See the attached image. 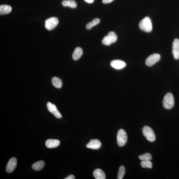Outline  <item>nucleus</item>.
<instances>
[{"label": "nucleus", "mask_w": 179, "mask_h": 179, "mask_svg": "<svg viewBox=\"0 0 179 179\" xmlns=\"http://www.w3.org/2000/svg\"><path fill=\"white\" fill-rule=\"evenodd\" d=\"M117 39V35L113 31L109 32L102 40V43L105 46H110L113 43L116 42Z\"/></svg>", "instance_id": "nucleus-3"}, {"label": "nucleus", "mask_w": 179, "mask_h": 179, "mask_svg": "<svg viewBox=\"0 0 179 179\" xmlns=\"http://www.w3.org/2000/svg\"><path fill=\"white\" fill-rule=\"evenodd\" d=\"M62 4L65 7H69L72 8H75L77 6V4L74 0H65L62 2Z\"/></svg>", "instance_id": "nucleus-17"}, {"label": "nucleus", "mask_w": 179, "mask_h": 179, "mask_svg": "<svg viewBox=\"0 0 179 179\" xmlns=\"http://www.w3.org/2000/svg\"><path fill=\"white\" fill-rule=\"evenodd\" d=\"M101 143L99 140L92 139L86 145V147L89 149H98L101 147Z\"/></svg>", "instance_id": "nucleus-12"}, {"label": "nucleus", "mask_w": 179, "mask_h": 179, "mask_svg": "<svg viewBox=\"0 0 179 179\" xmlns=\"http://www.w3.org/2000/svg\"><path fill=\"white\" fill-rule=\"evenodd\" d=\"M12 9L11 6L9 5H1L0 6V15H5L10 13Z\"/></svg>", "instance_id": "nucleus-16"}, {"label": "nucleus", "mask_w": 179, "mask_h": 179, "mask_svg": "<svg viewBox=\"0 0 179 179\" xmlns=\"http://www.w3.org/2000/svg\"><path fill=\"white\" fill-rule=\"evenodd\" d=\"M47 105L48 110L53 114L58 119L62 117V115L57 110L55 105L49 102L47 103Z\"/></svg>", "instance_id": "nucleus-8"}, {"label": "nucleus", "mask_w": 179, "mask_h": 179, "mask_svg": "<svg viewBox=\"0 0 179 179\" xmlns=\"http://www.w3.org/2000/svg\"><path fill=\"white\" fill-rule=\"evenodd\" d=\"M83 51L80 47H77L73 52L72 57L73 60H77L79 59L82 55Z\"/></svg>", "instance_id": "nucleus-15"}, {"label": "nucleus", "mask_w": 179, "mask_h": 179, "mask_svg": "<svg viewBox=\"0 0 179 179\" xmlns=\"http://www.w3.org/2000/svg\"><path fill=\"white\" fill-rule=\"evenodd\" d=\"M58 23V19L57 17H50L47 19L45 22V27L47 30H52L56 26Z\"/></svg>", "instance_id": "nucleus-6"}, {"label": "nucleus", "mask_w": 179, "mask_h": 179, "mask_svg": "<svg viewBox=\"0 0 179 179\" xmlns=\"http://www.w3.org/2000/svg\"><path fill=\"white\" fill-rule=\"evenodd\" d=\"M139 158L142 161H150L152 157L151 154L149 153H146L139 156Z\"/></svg>", "instance_id": "nucleus-21"}, {"label": "nucleus", "mask_w": 179, "mask_h": 179, "mask_svg": "<svg viewBox=\"0 0 179 179\" xmlns=\"http://www.w3.org/2000/svg\"><path fill=\"white\" fill-rule=\"evenodd\" d=\"M117 143L118 145L122 147L126 144L127 140V136L126 131L120 129L118 131L117 136Z\"/></svg>", "instance_id": "nucleus-5"}, {"label": "nucleus", "mask_w": 179, "mask_h": 179, "mask_svg": "<svg viewBox=\"0 0 179 179\" xmlns=\"http://www.w3.org/2000/svg\"><path fill=\"white\" fill-rule=\"evenodd\" d=\"M65 179H74L75 177L74 175H70L66 177L65 178Z\"/></svg>", "instance_id": "nucleus-25"}, {"label": "nucleus", "mask_w": 179, "mask_h": 179, "mask_svg": "<svg viewBox=\"0 0 179 179\" xmlns=\"http://www.w3.org/2000/svg\"><path fill=\"white\" fill-rule=\"evenodd\" d=\"M53 85L55 87L60 88L62 87V83L60 79L57 77H53L52 80Z\"/></svg>", "instance_id": "nucleus-19"}, {"label": "nucleus", "mask_w": 179, "mask_h": 179, "mask_svg": "<svg viewBox=\"0 0 179 179\" xmlns=\"http://www.w3.org/2000/svg\"><path fill=\"white\" fill-rule=\"evenodd\" d=\"M142 133L144 136L149 141L153 142L155 141V135L151 128L147 126L144 127L142 129Z\"/></svg>", "instance_id": "nucleus-4"}, {"label": "nucleus", "mask_w": 179, "mask_h": 179, "mask_svg": "<svg viewBox=\"0 0 179 179\" xmlns=\"http://www.w3.org/2000/svg\"><path fill=\"white\" fill-rule=\"evenodd\" d=\"M161 56L159 54L154 53L150 56L146 60V64L147 66H151L159 62Z\"/></svg>", "instance_id": "nucleus-7"}, {"label": "nucleus", "mask_w": 179, "mask_h": 179, "mask_svg": "<svg viewBox=\"0 0 179 179\" xmlns=\"http://www.w3.org/2000/svg\"><path fill=\"white\" fill-rule=\"evenodd\" d=\"M110 65L115 69L120 70L124 68L126 66V64L122 60H114L111 62Z\"/></svg>", "instance_id": "nucleus-11"}, {"label": "nucleus", "mask_w": 179, "mask_h": 179, "mask_svg": "<svg viewBox=\"0 0 179 179\" xmlns=\"http://www.w3.org/2000/svg\"><path fill=\"white\" fill-rule=\"evenodd\" d=\"M163 106L166 109L170 110L174 106V97L171 93L166 94L162 101Z\"/></svg>", "instance_id": "nucleus-1"}, {"label": "nucleus", "mask_w": 179, "mask_h": 179, "mask_svg": "<svg viewBox=\"0 0 179 179\" xmlns=\"http://www.w3.org/2000/svg\"><path fill=\"white\" fill-rule=\"evenodd\" d=\"M100 21L99 19L98 18H95L93 19V20L91 22H89L86 26V28L87 29H91L95 26L97 25L100 23Z\"/></svg>", "instance_id": "nucleus-20"}, {"label": "nucleus", "mask_w": 179, "mask_h": 179, "mask_svg": "<svg viewBox=\"0 0 179 179\" xmlns=\"http://www.w3.org/2000/svg\"><path fill=\"white\" fill-rule=\"evenodd\" d=\"M60 142L58 140L49 139L47 140L45 143L46 146L49 148H55L60 145Z\"/></svg>", "instance_id": "nucleus-13"}, {"label": "nucleus", "mask_w": 179, "mask_h": 179, "mask_svg": "<svg viewBox=\"0 0 179 179\" xmlns=\"http://www.w3.org/2000/svg\"><path fill=\"white\" fill-rule=\"evenodd\" d=\"M44 161H40L34 163L32 165V168L35 171H39L44 168Z\"/></svg>", "instance_id": "nucleus-18"}, {"label": "nucleus", "mask_w": 179, "mask_h": 179, "mask_svg": "<svg viewBox=\"0 0 179 179\" xmlns=\"http://www.w3.org/2000/svg\"><path fill=\"white\" fill-rule=\"evenodd\" d=\"M172 53L175 59H179V40L175 39L172 44Z\"/></svg>", "instance_id": "nucleus-10"}, {"label": "nucleus", "mask_w": 179, "mask_h": 179, "mask_svg": "<svg viewBox=\"0 0 179 179\" xmlns=\"http://www.w3.org/2000/svg\"><path fill=\"white\" fill-rule=\"evenodd\" d=\"M114 1V0H102V2L104 4H109Z\"/></svg>", "instance_id": "nucleus-24"}, {"label": "nucleus", "mask_w": 179, "mask_h": 179, "mask_svg": "<svg viewBox=\"0 0 179 179\" xmlns=\"http://www.w3.org/2000/svg\"><path fill=\"white\" fill-rule=\"evenodd\" d=\"M84 1L88 3H92L94 1V0H84Z\"/></svg>", "instance_id": "nucleus-26"}, {"label": "nucleus", "mask_w": 179, "mask_h": 179, "mask_svg": "<svg viewBox=\"0 0 179 179\" xmlns=\"http://www.w3.org/2000/svg\"><path fill=\"white\" fill-rule=\"evenodd\" d=\"M140 29L146 32H150L152 30V26L151 20L148 17H146L140 21L139 23Z\"/></svg>", "instance_id": "nucleus-2"}, {"label": "nucleus", "mask_w": 179, "mask_h": 179, "mask_svg": "<svg viewBox=\"0 0 179 179\" xmlns=\"http://www.w3.org/2000/svg\"><path fill=\"white\" fill-rule=\"evenodd\" d=\"M17 159L15 157H12L9 160L6 167V171L8 173L13 171L17 167Z\"/></svg>", "instance_id": "nucleus-9"}, {"label": "nucleus", "mask_w": 179, "mask_h": 179, "mask_svg": "<svg viewBox=\"0 0 179 179\" xmlns=\"http://www.w3.org/2000/svg\"><path fill=\"white\" fill-rule=\"evenodd\" d=\"M93 174L96 179H105V172L100 169H96L93 172Z\"/></svg>", "instance_id": "nucleus-14"}, {"label": "nucleus", "mask_w": 179, "mask_h": 179, "mask_svg": "<svg viewBox=\"0 0 179 179\" xmlns=\"http://www.w3.org/2000/svg\"><path fill=\"white\" fill-rule=\"evenodd\" d=\"M125 172V168L123 165H121L120 167L117 175L118 179H122L123 178Z\"/></svg>", "instance_id": "nucleus-22"}, {"label": "nucleus", "mask_w": 179, "mask_h": 179, "mask_svg": "<svg viewBox=\"0 0 179 179\" xmlns=\"http://www.w3.org/2000/svg\"><path fill=\"white\" fill-rule=\"evenodd\" d=\"M140 165L143 168H152V164L150 161H142L141 162Z\"/></svg>", "instance_id": "nucleus-23"}]
</instances>
